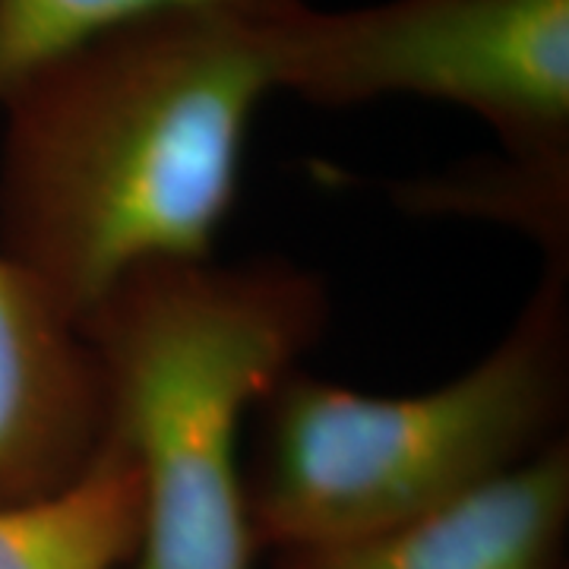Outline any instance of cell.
Segmentation results:
<instances>
[{
    "label": "cell",
    "instance_id": "52a82bcc",
    "mask_svg": "<svg viewBox=\"0 0 569 569\" xmlns=\"http://www.w3.org/2000/svg\"><path fill=\"white\" fill-rule=\"evenodd\" d=\"M142 488L118 443L48 497L0 509V569H127L140 548Z\"/></svg>",
    "mask_w": 569,
    "mask_h": 569
},
{
    "label": "cell",
    "instance_id": "5b68a950",
    "mask_svg": "<svg viewBox=\"0 0 569 569\" xmlns=\"http://www.w3.org/2000/svg\"><path fill=\"white\" fill-rule=\"evenodd\" d=\"M104 437L86 332L0 247V509L80 478Z\"/></svg>",
    "mask_w": 569,
    "mask_h": 569
},
{
    "label": "cell",
    "instance_id": "6da1fadb",
    "mask_svg": "<svg viewBox=\"0 0 569 569\" xmlns=\"http://www.w3.org/2000/svg\"><path fill=\"white\" fill-rule=\"evenodd\" d=\"M269 26L149 17L0 102V247L80 329L133 272L212 257L276 92Z\"/></svg>",
    "mask_w": 569,
    "mask_h": 569
},
{
    "label": "cell",
    "instance_id": "8992f818",
    "mask_svg": "<svg viewBox=\"0 0 569 569\" xmlns=\"http://www.w3.org/2000/svg\"><path fill=\"white\" fill-rule=\"evenodd\" d=\"M569 447H548L449 507L329 548L284 550L276 569H560Z\"/></svg>",
    "mask_w": 569,
    "mask_h": 569
},
{
    "label": "cell",
    "instance_id": "3957f363",
    "mask_svg": "<svg viewBox=\"0 0 569 569\" xmlns=\"http://www.w3.org/2000/svg\"><path fill=\"white\" fill-rule=\"evenodd\" d=\"M257 408V550L329 548L449 507L567 440L569 260H548L507 336L443 387L370 396L298 367Z\"/></svg>",
    "mask_w": 569,
    "mask_h": 569
},
{
    "label": "cell",
    "instance_id": "7a4b0ae2",
    "mask_svg": "<svg viewBox=\"0 0 569 569\" xmlns=\"http://www.w3.org/2000/svg\"><path fill=\"white\" fill-rule=\"evenodd\" d=\"M329 320L326 284L282 260L152 266L82 332L104 389V437L142 488L127 569H253L241 433Z\"/></svg>",
    "mask_w": 569,
    "mask_h": 569
},
{
    "label": "cell",
    "instance_id": "ba28073f",
    "mask_svg": "<svg viewBox=\"0 0 569 569\" xmlns=\"http://www.w3.org/2000/svg\"><path fill=\"white\" fill-rule=\"evenodd\" d=\"M307 0H0V102L48 61L130 22L162 13H219L279 22Z\"/></svg>",
    "mask_w": 569,
    "mask_h": 569
},
{
    "label": "cell",
    "instance_id": "9c48e42d",
    "mask_svg": "<svg viewBox=\"0 0 569 569\" xmlns=\"http://www.w3.org/2000/svg\"><path fill=\"white\" fill-rule=\"evenodd\" d=\"M396 200L433 212L497 216L529 231L548 260H569V174L541 171L507 156L459 168L447 178L411 181L396 190Z\"/></svg>",
    "mask_w": 569,
    "mask_h": 569
},
{
    "label": "cell",
    "instance_id": "277c9868",
    "mask_svg": "<svg viewBox=\"0 0 569 569\" xmlns=\"http://www.w3.org/2000/svg\"><path fill=\"white\" fill-rule=\"evenodd\" d=\"M269 41L276 92L320 108L452 104L488 123L500 156L569 174V0L305 3Z\"/></svg>",
    "mask_w": 569,
    "mask_h": 569
}]
</instances>
